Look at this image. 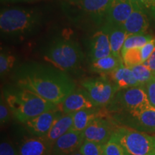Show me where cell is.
<instances>
[{
  "label": "cell",
  "instance_id": "cell-19",
  "mask_svg": "<svg viewBox=\"0 0 155 155\" xmlns=\"http://www.w3.org/2000/svg\"><path fill=\"white\" fill-rule=\"evenodd\" d=\"M74 113L75 112L70 114H62L54 122L53 127H51L48 134L44 137L46 140L52 145V147L58 138L71 130L73 127Z\"/></svg>",
  "mask_w": 155,
  "mask_h": 155
},
{
  "label": "cell",
  "instance_id": "cell-28",
  "mask_svg": "<svg viewBox=\"0 0 155 155\" xmlns=\"http://www.w3.org/2000/svg\"><path fill=\"white\" fill-rule=\"evenodd\" d=\"M104 155H127V152L119 143L111 138L104 144Z\"/></svg>",
  "mask_w": 155,
  "mask_h": 155
},
{
  "label": "cell",
  "instance_id": "cell-12",
  "mask_svg": "<svg viewBox=\"0 0 155 155\" xmlns=\"http://www.w3.org/2000/svg\"><path fill=\"white\" fill-rule=\"evenodd\" d=\"M85 141L83 131L70 130L56 140L52 147L53 155H69L79 150Z\"/></svg>",
  "mask_w": 155,
  "mask_h": 155
},
{
  "label": "cell",
  "instance_id": "cell-36",
  "mask_svg": "<svg viewBox=\"0 0 155 155\" xmlns=\"http://www.w3.org/2000/svg\"><path fill=\"white\" fill-rule=\"evenodd\" d=\"M2 2H32L34 0H1Z\"/></svg>",
  "mask_w": 155,
  "mask_h": 155
},
{
  "label": "cell",
  "instance_id": "cell-10",
  "mask_svg": "<svg viewBox=\"0 0 155 155\" xmlns=\"http://www.w3.org/2000/svg\"><path fill=\"white\" fill-rule=\"evenodd\" d=\"M117 127L118 124L114 120L106 115L98 116L83 131L84 139L86 141L105 144L111 138Z\"/></svg>",
  "mask_w": 155,
  "mask_h": 155
},
{
  "label": "cell",
  "instance_id": "cell-7",
  "mask_svg": "<svg viewBox=\"0 0 155 155\" xmlns=\"http://www.w3.org/2000/svg\"><path fill=\"white\" fill-rule=\"evenodd\" d=\"M151 105L146 86L140 85L119 91L106 107L108 111L117 114L139 111Z\"/></svg>",
  "mask_w": 155,
  "mask_h": 155
},
{
  "label": "cell",
  "instance_id": "cell-23",
  "mask_svg": "<svg viewBox=\"0 0 155 155\" xmlns=\"http://www.w3.org/2000/svg\"><path fill=\"white\" fill-rule=\"evenodd\" d=\"M154 38L152 35H131L126 39L123 47H122L121 55L127 50L131 48H139L143 47L145 44L150 42Z\"/></svg>",
  "mask_w": 155,
  "mask_h": 155
},
{
  "label": "cell",
  "instance_id": "cell-16",
  "mask_svg": "<svg viewBox=\"0 0 155 155\" xmlns=\"http://www.w3.org/2000/svg\"><path fill=\"white\" fill-rule=\"evenodd\" d=\"M149 26L150 21L147 16V12L136 5L132 13L123 25L124 28L129 35L144 34L148 30Z\"/></svg>",
  "mask_w": 155,
  "mask_h": 155
},
{
  "label": "cell",
  "instance_id": "cell-15",
  "mask_svg": "<svg viewBox=\"0 0 155 155\" xmlns=\"http://www.w3.org/2000/svg\"><path fill=\"white\" fill-rule=\"evenodd\" d=\"M134 7L135 4L132 0H111L106 23L123 26Z\"/></svg>",
  "mask_w": 155,
  "mask_h": 155
},
{
  "label": "cell",
  "instance_id": "cell-18",
  "mask_svg": "<svg viewBox=\"0 0 155 155\" xmlns=\"http://www.w3.org/2000/svg\"><path fill=\"white\" fill-rule=\"evenodd\" d=\"M119 90L140 86V83L135 78L131 68L121 64L115 71L106 75Z\"/></svg>",
  "mask_w": 155,
  "mask_h": 155
},
{
  "label": "cell",
  "instance_id": "cell-5",
  "mask_svg": "<svg viewBox=\"0 0 155 155\" xmlns=\"http://www.w3.org/2000/svg\"><path fill=\"white\" fill-rule=\"evenodd\" d=\"M43 58L51 65L66 73L80 66L84 55L74 39L69 36H60L46 46Z\"/></svg>",
  "mask_w": 155,
  "mask_h": 155
},
{
  "label": "cell",
  "instance_id": "cell-31",
  "mask_svg": "<svg viewBox=\"0 0 155 155\" xmlns=\"http://www.w3.org/2000/svg\"><path fill=\"white\" fill-rule=\"evenodd\" d=\"M9 108L5 104V102L3 101L2 97L1 98V103H0V122L1 124H5L9 120Z\"/></svg>",
  "mask_w": 155,
  "mask_h": 155
},
{
  "label": "cell",
  "instance_id": "cell-4",
  "mask_svg": "<svg viewBox=\"0 0 155 155\" xmlns=\"http://www.w3.org/2000/svg\"><path fill=\"white\" fill-rule=\"evenodd\" d=\"M111 0H64L62 8L71 22L83 28L102 27Z\"/></svg>",
  "mask_w": 155,
  "mask_h": 155
},
{
  "label": "cell",
  "instance_id": "cell-33",
  "mask_svg": "<svg viewBox=\"0 0 155 155\" xmlns=\"http://www.w3.org/2000/svg\"><path fill=\"white\" fill-rule=\"evenodd\" d=\"M137 7L150 14V0H132Z\"/></svg>",
  "mask_w": 155,
  "mask_h": 155
},
{
  "label": "cell",
  "instance_id": "cell-11",
  "mask_svg": "<svg viewBox=\"0 0 155 155\" xmlns=\"http://www.w3.org/2000/svg\"><path fill=\"white\" fill-rule=\"evenodd\" d=\"M62 114L63 112L59 107L40 114L23 124L27 130L33 136L44 137L49 132L57 118Z\"/></svg>",
  "mask_w": 155,
  "mask_h": 155
},
{
  "label": "cell",
  "instance_id": "cell-37",
  "mask_svg": "<svg viewBox=\"0 0 155 155\" xmlns=\"http://www.w3.org/2000/svg\"><path fill=\"white\" fill-rule=\"evenodd\" d=\"M69 155H83V154L79 152L78 150L76 151H75V152H73V153H71V154H70Z\"/></svg>",
  "mask_w": 155,
  "mask_h": 155
},
{
  "label": "cell",
  "instance_id": "cell-6",
  "mask_svg": "<svg viewBox=\"0 0 155 155\" xmlns=\"http://www.w3.org/2000/svg\"><path fill=\"white\" fill-rule=\"evenodd\" d=\"M131 155H155V137L136 130L132 128L120 126L111 137Z\"/></svg>",
  "mask_w": 155,
  "mask_h": 155
},
{
  "label": "cell",
  "instance_id": "cell-22",
  "mask_svg": "<svg viewBox=\"0 0 155 155\" xmlns=\"http://www.w3.org/2000/svg\"><path fill=\"white\" fill-rule=\"evenodd\" d=\"M123 63L121 57H117L113 54H111L107 57L92 61L91 68L94 72L101 73L102 75H107L115 71Z\"/></svg>",
  "mask_w": 155,
  "mask_h": 155
},
{
  "label": "cell",
  "instance_id": "cell-20",
  "mask_svg": "<svg viewBox=\"0 0 155 155\" xmlns=\"http://www.w3.org/2000/svg\"><path fill=\"white\" fill-rule=\"evenodd\" d=\"M103 26L107 31L111 45V54L117 57H121V52L126 39L129 36L123 26L112 25L105 23Z\"/></svg>",
  "mask_w": 155,
  "mask_h": 155
},
{
  "label": "cell",
  "instance_id": "cell-9",
  "mask_svg": "<svg viewBox=\"0 0 155 155\" xmlns=\"http://www.w3.org/2000/svg\"><path fill=\"white\" fill-rule=\"evenodd\" d=\"M114 120L124 127L143 132H155V107H148L132 112H122L114 115Z\"/></svg>",
  "mask_w": 155,
  "mask_h": 155
},
{
  "label": "cell",
  "instance_id": "cell-3",
  "mask_svg": "<svg viewBox=\"0 0 155 155\" xmlns=\"http://www.w3.org/2000/svg\"><path fill=\"white\" fill-rule=\"evenodd\" d=\"M3 94L12 115L22 123L59 108V105L48 101L36 93L17 86L7 88Z\"/></svg>",
  "mask_w": 155,
  "mask_h": 155
},
{
  "label": "cell",
  "instance_id": "cell-25",
  "mask_svg": "<svg viewBox=\"0 0 155 155\" xmlns=\"http://www.w3.org/2000/svg\"><path fill=\"white\" fill-rule=\"evenodd\" d=\"M121 58L123 60L124 65L129 68L143 63L141 48H131L127 50L121 54Z\"/></svg>",
  "mask_w": 155,
  "mask_h": 155
},
{
  "label": "cell",
  "instance_id": "cell-38",
  "mask_svg": "<svg viewBox=\"0 0 155 155\" xmlns=\"http://www.w3.org/2000/svg\"><path fill=\"white\" fill-rule=\"evenodd\" d=\"M127 155H131V154H128V153L127 152Z\"/></svg>",
  "mask_w": 155,
  "mask_h": 155
},
{
  "label": "cell",
  "instance_id": "cell-8",
  "mask_svg": "<svg viewBox=\"0 0 155 155\" xmlns=\"http://www.w3.org/2000/svg\"><path fill=\"white\" fill-rule=\"evenodd\" d=\"M81 85L98 108L106 107L120 91L106 75L85 79Z\"/></svg>",
  "mask_w": 155,
  "mask_h": 155
},
{
  "label": "cell",
  "instance_id": "cell-13",
  "mask_svg": "<svg viewBox=\"0 0 155 155\" xmlns=\"http://www.w3.org/2000/svg\"><path fill=\"white\" fill-rule=\"evenodd\" d=\"M59 107L63 114H70L87 108H97L88 92L84 88H79L71 93Z\"/></svg>",
  "mask_w": 155,
  "mask_h": 155
},
{
  "label": "cell",
  "instance_id": "cell-26",
  "mask_svg": "<svg viewBox=\"0 0 155 155\" xmlns=\"http://www.w3.org/2000/svg\"><path fill=\"white\" fill-rule=\"evenodd\" d=\"M135 78L141 85H145L154 76L152 71L144 64H139L131 68Z\"/></svg>",
  "mask_w": 155,
  "mask_h": 155
},
{
  "label": "cell",
  "instance_id": "cell-17",
  "mask_svg": "<svg viewBox=\"0 0 155 155\" xmlns=\"http://www.w3.org/2000/svg\"><path fill=\"white\" fill-rule=\"evenodd\" d=\"M52 145L45 137H35L26 138L19 147V155H47Z\"/></svg>",
  "mask_w": 155,
  "mask_h": 155
},
{
  "label": "cell",
  "instance_id": "cell-2",
  "mask_svg": "<svg viewBox=\"0 0 155 155\" xmlns=\"http://www.w3.org/2000/svg\"><path fill=\"white\" fill-rule=\"evenodd\" d=\"M43 18L42 12L37 8L12 7L2 9V39L8 42H22L38 33L43 25Z\"/></svg>",
  "mask_w": 155,
  "mask_h": 155
},
{
  "label": "cell",
  "instance_id": "cell-29",
  "mask_svg": "<svg viewBox=\"0 0 155 155\" xmlns=\"http://www.w3.org/2000/svg\"><path fill=\"white\" fill-rule=\"evenodd\" d=\"M155 50V38L151 40L150 42L144 45L141 48V57H142L143 63L147 61L150 58L154 50Z\"/></svg>",
  "mask_w": 155,
  "mask_h": 155
},
{
  "label": "cell",
  "instance_id": "cell-14",
  "mask_svg": "<svg viewBox=\"0 0 155 155\" xmlns=\"http://www.w3.org/2000/svg\"><path fill=\"white\" fill-rule=\"evenodd\" d=\"M111 54V50L108 32L105 28L102 26L91 37L89 41V58L92 62L107 57Z\"/></svg>",
  "mask_w": 155,
  "mask_h": 155
},
{
  "label": "cell",
  "instance_id": "cell-35",
  "mask_svg": "<svg viewBox=\"0 0 155 155\" xmlns=\"http://www.w3.org/2000/svg\"><path fill=\"white\" fill-rule=\"evenodd\" d=\"M150 14L153 18L155 19V0H150Z\"/></svg>",
  "mask_w": 155,
  "mask_h": 155
},
{
  "label": "cell",
  "instance_id": "cell-27",
  "mask_svg": "<svg viewBox=\"0 0 155 155\" xmlns=\"http://www.w3.org/2000/svg\"><path fill=\"white\" fill-rule=\"evenodd\" d=\"M78 150L83 155H104V144L85 140Z\"/></svg>",
  "mask_w": 155,
  "mask_h": 155
},
{
  "label": "cell",
  "instance_id": "cell-30",
  "mask_svg": "<svg viewBox=\"0 0 155 155\" xmlns=\"http://www.w3.org/2000/svg\"><path fill=\"white\" fill-rule=\"evenodd\" d=\"M145 86L150 104L155 107V75L145 84Z\"/></svg>",
  "mask_w": 155,
  "mask_h": 155
},
{
  "label": "cell",
  "instance_id": "cell-32",
  "mask_svg": "<svg viewBox=\"0 0 155 155\" xmlns=\"http://www.w3.org/2000/svg\"><path fill=\"white\" fill-rule=\"evenodd\" d=\"M0 155H17V154L11 143L4 141L0 144Z\"/></svg>",
  "mask_w": 155,
  "mask_h": 155
},
{
  "label": "cell",
  "instance_id": "cell-21",
  "mask_svg": "<svg viewBox=\"0 0 155 155\" xmlns=\"http://www.w3.org/2000/svg\"><path fill=\"white\" fill-rule=\"evenodd\" d=\"M106 115L97 108H87L78 111L73 116V124L71 130L83 131L95 119L101 116Z\"/></svg>",
  "mask_w": 155,
  "mask_h": 155
},
{
  "label": "cell",
  "instance_id": "cell-24",
  "mask_svg": "<svg viewBox=\"0 0 155 155\" xmlns=\"http://www.w3.org/2000/svg\"><path fill=\"white\" fill-rule=\"evenodd\" d=\"M16 57L8 50H1L0 53V74L3 77L10 72L14 68Z\"/></svg>",
  "mask_w": 155,
  "mask_h": 155
},
{
  "label": "cell",
  "instance_id": "cell-34",
  "mask_svg": "<svg viewBox=\"0 0 155 155\" xmlns=\"http://www.w3.org/2000/svg\"><path fill=\"white\" fill-rule=\"evenodd\" d=\"M143 64H144L146 66L148 67L153 74L155 75V50L151 55L150 58L147 61H145L144 63H143Z\"/></svg>",
  "mask_w": 155,
  "mask_h": 155
},
{
  "label": "cell",
  "instance_id": "cell-1",
  "mask_svg": "<svg viewBox=\"0 0 155 155\" xmlns=\"http://www.w3.org/2000/svg\"><path fill=\"white\" fill-rule=\"evenodd\" d=\"M15 86L32 91L48 101L60 105L75 90L72 79L53 65L29 62L15 71Z\"/></svg>",
  "mask_w": 155,
  "mask_h": 155
}]
</instances>
